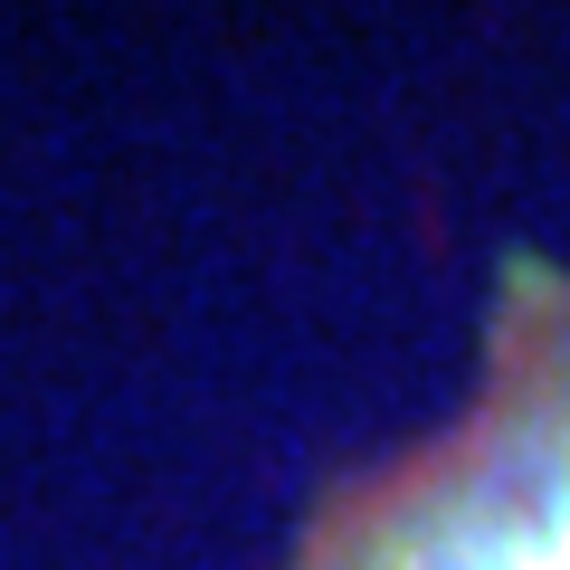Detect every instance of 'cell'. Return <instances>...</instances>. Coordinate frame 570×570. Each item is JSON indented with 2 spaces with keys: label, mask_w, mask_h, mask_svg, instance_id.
I'll use <instances>...</instances> for the list:
<instances>
[{
  "label": "cell",
  "mask_w": 570,
  "mask_h": 570,
  "mask_svg": "<svg viewBox=\"0 0 570 570\" xmlns=\"http://www.w3.org/2000/svg\"><path fill=\"white\" fill-rule=\"evenodd\" d=\"M352 570H570V409L485 428V448L390 513Z\"/></svg>",
  "instance_id": "obj_1"
}]
</instances>
